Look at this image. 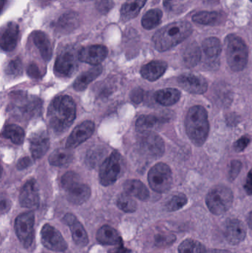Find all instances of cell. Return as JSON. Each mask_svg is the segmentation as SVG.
<instances>
[{"label": "cell", "mask_w": 252, "mask_h": 253, "mask_svg": "<svg viewBox=\"0 0 252 253\" xmlns=\"http://www.w3.org/2000/svg\"><path fill=\"white\" fill-rule=\"evenodd\" d=\"M76 115V105L72 98L59 96L55 98L47 111V120L55 132L62 133L73 123Z\"/></svg>", "instance_id": "1"}, {"label": "cell", "mask_w": 252, "mask_h": 253, "mask_svg": "<svg viewBox=\"0 0 252 253\" xmlns=\"http://www.w3.org/2000/svg\"><path fill=\"white\" fill-rule=\"evenodd\" d=\"M192 33L190 23L186 21H178L157 31L152 37V41L157 50L164 52L184 41Z\"/></svg>", "instance_id": "2"}, {"label": "cell", "mask_w": 252, "mask_h": 253, "mask_svg": "<svg viewBox=\"0 0 252 253\" xmlns=\"http://www.w3.org/2000/svg\"><path fill=\"white\" fill-rule=\"evenodd\" d=\"M185 128L189 139L201 147L207 141L210 132L208 113L201 105H195L188 111L185 118Z\"/></svg>", "instance_id": "3"}, {"label": "cell", "mask_w": 252, "mask_h": 253, "mask_svg": "<svg viewBox=\"0 0 252 253\" xmlns=\"http://www.w3.org/2000/svg\"><path fill=\"white\" fill-rule=\"evenodd\" d=\"M225 50L228 65L235 72L243 71L248 63L249 50L245 42L235 34L225 40Z\"/></svg>", "instance_id": "4"}, {"label": "cell", "mask_w": 252, "mask_h": 253, "mask_svg": "<svg viewBox=\"0 0 252 253\" xmlns=\"http://www.w3.org/2000/svg\"><path fill=\"white\" fill-rule=\"evenodd\" d=\"M41 102L36 97H31L23 92H13L10 96L9 111L12 115L22 120H29L38 115L41 111Z\"/></svg>", "instance_id": "5"}, {"label": "cell", "mask_w": 252, "mask_h": 253, "mask_svg": "<svg viewBox=\"0 0 252 253\" xmlns=\"http://www.w3.org/2000/svg\"><path fill=\"white\" fill-rule=\"evenodd\" d=\"M232 190L225 185H217L211 189L206 197V204L212 213L222 215L227 212L233 204Z\"/></svg>", "instance_id": "6"}, {"label": "cell", "mask_w": 252, "mask_h": 253, "mask_svg": "<svg viewBox=\"0 0 252 253\" xmlns=\"http://www.w3.org/2000/svg\"><path fill=\"white\" fill-rule=\"evenodd\" d=\"M148 181L151 188L157 193L168 191L173 184V173L170 167L167 164H156L149 170Z\"/></svg>", "instance_id": "7"}, {"label": "cell", "mask_w": 252, "mask_h": 253, "mask_svg": "<svg viewBox=\"0 0 252 253\" xmlns=\"http://www.w3.org/2000/svg\"><path fill=\"white\" fill-rule=\"evenodd\" d=\"M35 215L33 211L18 215L15 221V231L18 239L25 248H30L34 240Z\"/></svg>", "instance_id": "8"}, {"label": "cell", "mask_w": 252, "mask_h": 253, "mask_svg": "<svg viewBox=\"0 0 252 253\" xmlns=\"http://www.w3.org/2000/svg\"><path fill=\"white\" fill-rule=\"evenodd\" d=\"M121 171V156L117 151L112 152L102 163L99 172L100 183L109 186L115 182Z\"/></svg>", "instance_id": "9"}, {"label": "cell", "mask_w": 252, "mask_h": 253, "mask_svg": "<svg viewBox=\"0 0 252 253\" xmlns=\"http://www.w3.org/2000/svg\"><path fill=\"white\" fill-rule=\"evenodd\" d=\"M41 242L44 248L53 252H65L68 249V244L60 232L49 224L41 229Z\"/></svg>", "instance_id": "10"}, {"label": "cell", "mask_w": 252, "mask_h": 253, "mask_svg": "<svg viewBox=\"0 0 252 253\" xmlns=\"http://www.w3.org/2000/svg\"><path fill=\"white\" fill-rule=\"evenodd\" d=\"M247 235V227L241 220L231 218L225 223L223 236L230 245H239L245 240Z\"/></svg>", "instance_id": "11"}, {"label": "cell", "mask_w": 252, "mask_h": 253, "mask_svg": "<svg viewBox=\"0 0 252 253\" xmlns=\"http://www.w3.org/2000/svg\"><path fill=\"white\" fill-rule=\"evenodd\" d=\"M143 133V136L141 139V145L144 151L152 157L158 158L163 156L165 150V145L161 137L151 131Z\"/></svg>", "instance_id": "12"}, {"label": "cell", "mask_w": 252, "mask_h": 253, "mask_svg": "<svg viewBox=\"0 0 252 253\" xmlns=\"http://www.w3.org/2000/svg\"><path fill=\"white\" fill-rule=\"evenodd\" d=\"M179 85L192 94H203L208 89V83L204 77L192 74L180 75L178 78Z\"/></svg>", "instance_id": "13"}, {"label": "cell", "mask_w": 252, "mask_h": 253, "mask_svg": "<svg viewBox=\"0 0 252 253\" xmlns=\"http://www.w3.org/2000/svg\"><path fill=\"white\" fill-rule=\"evenodd\" d=\"M95 130L93 122L85 121L74 128L66 141V148L72 149L87 141Z\"/></svg>", "instance_id": "14"}, {"label": "cell", "mask_w": 252, "mask_h": 253, "mask_svg": "<svg viewBox=\"0 0 252 253\" xmlns=\"http://www.w3.org/2000/svg\"><path fill=\"white\" fill-rule=\"evenodd\" d=\"M108 55V49L102 44H94L83 47L78 53V59L92 65L102 63Z\"/></svg>", "instance_id": "15"}, {"label": "cell", "mask_w": 252, "mask_h": 253, "mask_svg": "<svg viewBox=\"0 0 252 253\" xmlns=\"http://www.w3.org/2000/svg\"><path fill=\"white\" fill-rule=\"evenodd\" d=\"M65 190L68 200L74 205H81L85 203L91 195L90 187L81 182V179L72 183Z\"/></svg>", "instance_id": "16"}, {"label": "cell", "mask_w": 252, "mask_h": 253, "mask_svg": "<svg viewBox=\"0 0 252 253\" xmlns=\"http://www.w3.org/2000/svg\"><path fill=\"white\" fill-rule=\"evenodd\" d=\"M19 203L25 208H36L39 205V194L34 180L27 181L19 193Z\"/></svg>", "instance_id": "17"}, {"label": "cell", "mask_w": 252, "mask_h": 253, "mask_svg": "<svg viewBox=\"0 0 252 253\" xmlns=\"http://www.w3.org/2000/svg\"><path fill=\"white\" fill-rule=\"evenodd\" d=\"M63 221L71 229L74 242L79 247H85L88 245L89 239L85 229L75 215L67 213L64 216Z\"/></svg>", "instance_id": "18"}, {"label": "cell", "mask_w": 252, "mask_h": 253, "mask_svg": "<svg viewBox=\"0 0 252 253\" xmlns=\"http://www.w3.org/2000/svg\"><path fill=\"white\" fill-rule=\"evenodd\" d=\"M50 147V138L46 131L40 130L34 132L30 138V150L34 159L42 157Z\"/></svg>", "instance_id": "19"}, {"label": "cell", "mask_w": 252, "mask_h": 253, "mask_svg": "<svg viewBox=\"0 0 252 253\" xmlns=\"http://www.w3.org/2000/svg\"><path fill=\"white\" fill-rule=\"evenodd\" d=\"M76 63L73 54L71 52H64L56 59L54 65V72L58 77L65 78L70 77L75 69Z\"/></svg>", "instance_id": "20"}, {"label": "cell", "mask_w": 252, "mask_h": 253, "mask_svg": "<svg viewBox=\"0 0 252 253\" xmlns=\"http://www.w3.org/2000/svg\"><path fill=\"white\" fill-rule=\"evenodd\" d=\"M19 25L15 22H9L1 31V47L4 51L14 50L19 37Z\"/></svg>", "instance_id": "21"}, {"label": "cell", "mask_w": 252, "mask_h": 253, "mask_svg": "<svg viewBox=\"0 0 252 253\" xmlns=\"http://www.w3.org/2000/svg\"><path fill=\"white\" fill-rule=\"evenodd\" d=\"M167 69V62L163 61H152L142 67L141 74L145 80L151 82L156 81L164 75Z\"/></svg>", "instance_id": "22"}, {"label": "cell", "mask_w": 252, "mask_h": 253, "mask_svg": "<svg viewBox=\"0 0 252 253\" xmlns=\"http://www.w3.org/2000/svg\"><path fill=\"white\" fill-rule=\"evenodd\" d=\"M32 39L43 59L50 60L53 55V47L48 36L43 31H36L33 33Z\"/></svg>", "instance_id": "23"}, {"label": "cell", "mask_w": 252, "mask_h": 253, "mask_svg": "<svg viewBox=\"0 0 252 253\" xmlns=\"http://www.w3.org/2000/svg\"><path fill=\"white\" fill-rule=\"evenodd\" d=\"M124 191L131 196L146 202L149 199V192L144 184L139 180H127L124 184Z\"/></svg>", "instance_id": "24"}, {"label": "cell", "mask_w": 252, "mask_h": 253, "mask_svg": "<svg viewBox=\"0 0 252 253\" xmlns=\"http://www.w3.org/2000/svg\"><path fill=\"white\" fill-rule=\"evenodd\" d=\"M96 239L103 245H118L122 243L119 233L110 226H102L97 232Z\"/></svg>", "instance_id": "25"}, {"label": "cell", "mask_w": 252, "mask_h": 253, "mask_svg": "<svg viewBox=\"0 0 252 253\" xmlns=\"http://www.w3.org/2000/svg\"><path fill=\"white\" fill-rule=\"evenodd\" d=\"M146 0H127L121 8V19L124 22L134 19L140 13Z\"/></svg>", "instance_id": "26"}, {"label": "cell", "mask_w": 252, "mask_h": 253, "mask_svg": "<svg viewBox=\"0 0 252 253\" xmlns=\"http://www.w3.org/2000/svg\"><path fill=\"white\" fill-rule=\"evenodd\" d=\"M102 73V66L95 67L84 74L80 75L73 83V88L76 91H83L87 88V86L94 81Z\"/></svg>", "instance_id": "27"}, {"label": "cell", "mask_w": 252, "mask_h": 253, "mask_svg": "<svg viewBox=\"0 0 252 253\" xmlns=\"http://www.w3.org/2000/svg\"><path fill=\"white\" fill-rule=\"evenodd\" d=\"M180 96L181 93L178 89L165 88L155 93V99L163 106H171L180 100Z\"/></svg>", "instance_id": "28"}, {"label": "cell", "mask_w": 252, "mask_h": 253, "mask_svg": "<svg viewBox=\"0 0 252 253\" xmlns=\"http://www.w3.org/2000/svg\"><path fill=\"white\" fill-rule=\"evenodd\" d=\"M201 59V50L196 42L188 44L183 52V63L188 68L196 66Z\"/></svg>", "instance_id": "29"}, {"label": "cell", "mask_w": 252, "mask_h": 253, "mask_svg": "<svg viewBox=\"0 0 252 253\" xmlns=\"http://www.w3.org/2000/svg\"><path fill=\"white\" fill-rule=\"evenodd\" d=\"M165 122H167V120L163 117L154 115L142 116L136 122V129L141 132H148L149 129L160 126Z\"/></svg>", "instance_id": "30"}, {"label": "cell", "mask_w": 252, "mask_h": 253, "mask_svg": "<svg viewBox=\"0 0 252 253\" xmlns=\"http://www.w3.org/2000/svg\"><path fill=\"white\" fill-rule=\"evenodd\" d=\"M223 18V13L219 12L203 11L194 15L192 20L201 25H216L220 24Z\"/></svg>", "instance_id": "31"}, {"label": "cell", "mask_w": 252, "mask_h": 253, "mask_svg": "<svg viewBox=\"0 0 252 253\" xmlns=\"http://www.w3.org/2000/svg\"><path fill=\"white\" fill-rule=\"evenodd\" d=\"M2 135L7 139H10L15 144L20 145L25 139V133L21 126L16 125H7L2 130Z\"/></svg>", "instance_id": "32"}, {"label": "cell", "mask_w": 252, "mask_h": 253, "mask_svg": "<svg viewBox=\"0 0 252 253\" xmlns=\"http://www.w3.org/2000/svg\"><path fill=\"white\" fill-rule=\"evenodd\" d=\"M203 50L210 59H216L222 51V44L216 37H209L202 43Z\"/></svg>", "instance_id": "33"}, {"label": "cell", "mask_w": 252, "mask_h": 253, "mask_svg": "<svg viewBox=\"0 0 252 253\" xmlns=\"http://www.w3.org/2000/svg\"><path fill=\"white\" fill-rule=\"evenodd\" d=\"M163 13L160 9H152L145 13L142 19V25L146 30L156 28L161 22Z\"/></svg>", "instance_id": "34"}, {"label": "cell", "mask_w": 252, "mask_h": 253, "mask_svg": "<svg viewBox=\"0 0 252 253\" xmlns=\"http://www.w3.org/2000/svg\"><path fill=\"white\" fill-rule=\"evenodd\" d=\"M72 153L65 149L56 150L49 156V162L53 166H65L72 160Z\"/></svg>", "instance_id": "35"}, {"label": "cell", "mask_w": 252, "mask_h": 253, "mask_svg": "<svg viewBox=\"0 0 252 253\" xmlns=\"http://www.w3.org/2000/svg\"><path fill=\"white\" fill-rule=\"evenodd\" d=\"M179 253H207L205 247L198 241L186 239L179 248Z\"/></svg>", "instance_id": "36"}, {"label": "cell", "mask_w": 252, "mask_h": 253, "mask_svg": "<svg viewBox=\"0 0 252 253\" xmlns=\"http://www.w3.org/2000/svg\"><path fill=\"white\" fill-rule=\"evenodd\" d=\"M117 206L121 211L127 213L134 212L137 210V204L133 200L131 196L124 193L120 195L117 200Z\"/></svg>", "instance_id": "37"}, {"label": "cell", "mask_w": 252, "mask_h": 253, "mask_svg": "<svg viewBox=\"0 0 252 253\" xmlns=\"http://www.w3.org/2000/svg\"><path fill=\"white\" fill-rule=\"evenodd\" d=\"M187 197L183 193H179L173 196L165 205L166 211L174 212L183 208L187 204Z\"/></svg>", "instance_id": "38"}, {"label": "cell", "mask_w": 252, "mask_h": 253, "mask_svg": "<svg viewBox=\"0 0 252 253\" xmlns=\"http://www.w3.org/2000/svg\"><path fill=\"white\" fill-rule=\"evenodd\" d=\"M176 236L173 233H160L155 236L154 244L159 248H168L176 242Z\"/></svg>", "instance_id": "39"}, {"label": "cell", "mask_w": 252, "mask_h": 253, "mask_svg": "<svg viewBox=\"0 0 252 253\" xmlns=\"http://www.w3.org/2000/svg\"><path fill=\"white\" fill-rule=\"evenodd\" d=\"M6 74L12 77H17L22 73V63L19 57L10 61L5 70Z\"/></svg>", "instance_id": "40"}, {"label": "cell", "mask_w": 252, "mask_h": 253, "mask_svg": "<svg viewBox=\"0 0 252 253\" xmlns=\"http://www.w3.org/2000/svg\"><path fill=\"white\" fill-rule=\"evenodd\" d=\"M76 16H74L72 13L64 15L62 16L60 20L59 21V28L63 31L69 30L71 31V28H74L76 26L77 23Z\"/></svg>", "instance_id": "41"}, {"label": "cell", "mask_w": 252, "mask_h": 253, "mask_svg": "<svg viewBox=\"0 0 252 253\" xmlns=\"http://www.w3.org/2000/svg\"><path fill=\"white\" fill-rule=\"evenodd\" d=\"M243 164L239 160H232L230 164L229 171V179L230 181H235L242 169Z\"/></svg>", "instance_id": "42"}, {"label": "cell", "mask_w": 252, "mask_h": 253, "mask_svg": "<svg viewBox=\"0 0 252 253\" xmlns=\"http://www.w3.org/2000/svg\"><path fill=\"white\" fill-rule=\"evenodd\" d=\"M251 142V138L249 135H246L241 137L239 139L237 140L234 143V149L236 152H242L248 147L249 144Z\"/></svg>", "instance_id": "43"}, {"label": "cell", "mask_w": 252, "mask_h": 253, "mask_svg": "<svg viewBox=\"0 0 252 253\" xmlns=\"http://www.w3.org/2000/svg\"><path fill=\"white\" fill-rule=\"evenodd\" d=\"M96 7L102 13H107L113 7L112 0H96Z\"/></svg>", "instance_id": "44"}, {"label": "cell", "mask_w": 252, "mask_h": 253, "mask_svg": "<svg viewBox=\"0 0 252 253\" xmlns=\"http://www.w3.org/2000/svg\"><path fill=\"white\" fill-rule=\"evenodd\" d=\"M28 76L32 79H40L41 77V72L38 65L35 63L30 64L27 69Z\"/></svg>", "instance_id": "45"}, {"label": "cell", "mask_w": 252, "mask_h": 253, "mask_svg": "<svg viewBox=\"0 0 252 253\" xmlns=\"http://www.w3.org/2000/svg\"><path fill=\"white\" fill-rule=\"evenodd\" d=\"M244 189H245L247 194L252 196V170L250 171L247 175V180L244 184Z\"/></svg>", "instance_id": "46"}, {"label": "cell", "mask_w": 252, "mask_h": 253, "mask_svg": "<svg viewBox=\"0 0 252 253\" xmlns=\"http://www.w3.org/2000/svg\"><path fill=\"white\" fill-rule=\"evenodd\" d=\"M143 90L142 89H136L131 95L132 100L136 103L139 104L143 99Z\"/></svg>", "instance_id": "47"}, {"label": "cell", "mask_w": 252, "mask_h": 253, "mask_svg": "<svg viewBox=\"0 0 252 253\" xmlns=\"http://www.w3.org/2000/svg\"><path fill=\"white\" fill-rule=\"evenodd\" d=\"M31 165V159L28 157L21 158L17 162V168L19 169H23L28 168Z\"/></svg>", "instance_id": "48"}, {"label": "cell", "mask_w": 252, "mask_h": 253, "mask_svg": "<svg viewBox=\"0 0 252 253\" xmlns=\"http://www.w3.org/2000/svg\"><path fill=\"white\" fill-rule=\"evenodd\" d=\"M10 208V202L8 199L1 196V214L5 213L9 211Z\"/></svg>", "instance_id": "49"}, {"label": "cell", "mask_w": 252, "mask_h": 253, "mask_svg": "<svg viewBox=\"0 0 252 253\" xmlns=\"http://www.w3.org/2000/svg\"><path fill=\"white\" fill-rule=\"evenodd\" d=\"M108 253H132V251L130 249H127V248L124 247L122 243L118 245L117 248H113V249L109 251Z\"/></svg>", "instance_id": "50"}, {"label": "cell", "mask_w": 252, "mask_h": 253, "mask_svg": "<svg viewBox=\"0 0 252 253\" xmlns=\"http://www.w3.org/2000/svg\"><path fill=\"white\" fill-rule=\"evenodd\" d=\"M207 253H232L230 251H226V250H212V251H207Z\"/></svg>", "instance_id": "51"}, {"label": "cell", "mask_w": 252, "mask_h": 253, "mask_svg": "<svg viewBox=\"0 0 252 253\" xmlns=\"http://www.w3.org/2000/svg\"><path fill=\"white\" fill-rule=\"evenodd\" d=\"M247 222H248L249 226L252 230V211L249 214L248 218H247Z\"/></svg>", "instance_id": "52"}, {"label": "cell", "mask_w": 252, "mask_h": 253, "mask_svg": "<svg viewBox=\"0 0 252 253\" xmlns=\"http://www.w3.org/2000/svg\"><path fill=\"white\" fill-rule=\"evenodd\" d=\"M6 1L7 0H1V4H0V5H1V11H2L3 8H4V4H5Z\"/></svg>", "instance_id": "53"}, {"label": "cell", "mask_w": 252, "mask_h": 253, "mask_svg": "<svg viewBox=\"0 0 252 253\" xmlns=\"http://www.w3.org/2000/svg\"><path fill=\"white\" fill-rule=\"evenodd\" d=\"M172 0H165V4H167V3L170 2V1H171Z\"/></svg>", "instance_id": "54"}, {"label": "cell", "mask_w": 252, "mask_h": 253, "mask_svg": "<svg viewBox=\"0 0 252 253\" xmlns=\"http://www.w3.org/2000/svg\"><path fill=\"white\" fill-rule=\"evenodd\" d=\"M81 1H91V0H81Z\"/></svg>", "instance_id": "55"}, {"label": "cell", "mask_w": 252, "mask_h": 253, "mask_svg": "<svg viewBox=\"0 0 252 253\" xmlns=\"http://www.w3.org/2000/svg\"><path fill=\"white\" fill-rule=\"evenodd\" d=\"M251 1H252V0H251Z\"/></svg>", "instance_id": "56"}]
</instances>
